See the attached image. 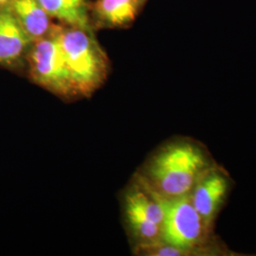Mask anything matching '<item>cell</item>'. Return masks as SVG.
Returning <instances> with one entry per match:
<instances>
[{"instance_id":"obj_1","label":"cell","mask_w":256,"mask_h":256,"mask_svg":"<svg viewBox=\"0 0 256 256\" xmlns=\"http://www.w3.org/2000/svg\"><path fill=\"white\" fill-rule=\"evenodd\" d=\"M214 162L208 149L192 140H178L162 147L147 162L138 180L164 200L190 194Z\"/></svg>"},{"instance_id":"obj_10","label":"cell","mask_w":256,"mask_h":256,"mask_svg":"<svg viewBox=\"0 0 256 256\" xmlns=\"http://www.w3.org/2000/svg\"><path fill=\"white\" fill-rule=\"evenodd\" d=\"M52 18L66 26L92 30L90 6L88 0H37Z\"/></svg>"},{"instance_id":"obj_3","label":"cell","mask_w":256,"mask_h":256,"mask_svg":"<svg viewBox=\"0 0 256 256\" xmlns=\"http://www.w3.org/2000/svg\"><path fill=\"white\" fill-rule=\"evenodd\" d=\"M160 200L164 210L160 241L182 250L184 256L225 252L221 250L218 244L214 242V230L202 220L189 194L172 200Z\"/></svg>"},{"instance_id":"obj_9","label":"cell","mask_w":256,"mask_h":256,"mask_svg":"<svg viewBox=\"0 0 256 256\" xmlns=\"http://www.w3.org/2000/svg\"><path fill=\"white\" fill-rule=\"evenodd\" d=\"M9 7L32 42L46 36L55 26L37 0H12Z\"/></svg>"},{"instance_id":"obj_2","label":"cell","mask_w":256,"mask_h":256,"mask_svg":"<svg viewBox=\"0 0 256 256\" xmlns=\"http://www.w3.org/2000/svg\"><path fill=\"white\" fill-rule=\"evenodd\" d=\"M60 40L78 96H90L106 81L110 62L92 30L61 25Z\"/></svg>"},{"instance_id":"obj_5","label":"cell","mask_w":256,"mask_h":256,"mask_svg":"<svg viewBox=\"0 0 256 256\" xmlns=\"http://www.w3.org/2000/svg\"><path fill=\"white\" fill-rule=\"evenodd\" d=\"M126 216L137 246L160 240L164 210L162 200L140 180L126 196Z\"/></svg>"},{"instance_id":"obj_6","label":"cell","mask_w":256,"mask_h":256,"mask_svg":"<svg viewBox=\"0 0 256 256\" xmlns=\"http://www.w3.org/2000/svg\"><path fill=\"white\" fill-rule=\"evenodd\" d=\"M232 187V180L227 171L218 164L208 170L196 183L190 192L194 207L210 229L220 210L225 205Z\"/></svg>"},{"instance_id":"obj_7","label":"cell","mask_w":256,"mask_h":256,"mask_svg":"<svg viewBox=\"0 0 256 256\" xmlns=\"http://www.w3.org/2000/svg\"><path fill=\"white\" fill-rule=\"evenodd\" d=\"M32 43L10 7L0 10V66L16 70L26 64Z\"/></svg>"},{"instance_id":"obj_8","label":"cell","mask_w":256,"mask_h":256,"mask_svg":"<svg viewBox=\"0 0 256 256\" xmlns=\"http://www.w3.org/2000/svg\"><path fill=\"white\" fill-rule=\"evenodd\" d=\"M144 0H96L90 18L99 27L124 28L137 18Z\"/></svg>"},{"instance_id":"obj_11","label":"cell","mask_w":256,"mask_h":256,"mask_svg":"<svg viewBox=\"0 0 256 256\" xmlns=\"http://www.w3.org/2000/svg\"><path fill=\"white\" fill-rule=\"evenodd\" d=\"M12 0H0V10L9 7Z\"/></svg>"},{"instance_id":"obj_12","label":"cell","mask_w":256,"mask_h":256,"mask_svg":"<svg viewBox=\"0 0 256 256\" xmlns=\"http://www.w3.org/2000/svg\"><path fill=\"white\" fill-rule=\"evenodd\" d=\"M144 1H146V0H144Z\"/></svg>"},{"instance_id":"obj_4","label":"cell","mask_w":256,"mask_h":256,"mask_svg":"<svg viewBox=\"0 0 256 256\" xmlns=\"http://www.w3.org/2000/svg\"><path fill=\"white\" fill-rule=\"evenodd\" d=\"M60 28L61 25H55L46 36L32 43L26 64L32 82L61 98L72 99L78 94L64 58Z\"/></svg>"}]
</instances>
